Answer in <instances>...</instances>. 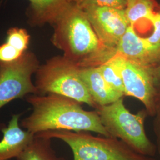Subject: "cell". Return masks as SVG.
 <instances>
[{
    "label": "cell",
    "mask_w": 160,
    "mask_h": 160,
    "mask_svg": "<svg viewBox=\"0 0 160 160\" xmlns=\"http://www.w3.org/2000/svg\"><path fill=\"white\" fill-rule=\"evenodd\" d=\"M32 113L20 121V126L33 135L54 130L87 131L110 137L96 110L87 111L82 103L56 94H30L25 97Z\"/></svg>",
    "instance_id": "obj_1"
},
{
    "label": "cell",
    "mask_w": 160,
    "mask_h": 160,
    "mask_svg": "<svg viewBox=\"0 0 160 160\" xmlns=\"http://www.w3.org/2000/svg\"><path fill=\"white\" fill-rule=\"evenodd\" d=\"M52 26V44L80 68L98 67L116 55V50L98 39L85 12L74 3L61 12Z\"/></svg>",
    "instance_id": "obj_2"
},
{
    "label": "cell",
    "mask_w": 160,
    "mask_h": 160,
    "mask_svg": "<svg viewBox=\"0 0 160 160\" xmlns=\"http://www.w3.org/2000/svg\"><path fill=\"white\" fill-rule=\"evenodd\" d=\"M35 135L62 140L72 150L74 160H155L138 153L119 139L94 136L90 132L54 130Z\"/></svg>",
    "instance_id": "obj_3"
},
{
    "label": "cell",
    "mask_w": 160,
    "mask_h": 160,
    "mask_svg": "<svg viewBox=\"0 0 160 160\" xmlns=\"http://www.w3.org/2000/svg\"><path fill=\"white\" fill-rule=\"evenodd\" d=\"M95 110L110 137L120 139L140 154L150 157L156 154V145L149 139L145 129V121L149 116L145 109L132 113L122 97Z\"/></svg>",
    "instance_id": "obj_4"
},
{
    "label": "cell",
    "mask_w": 160,
    "mask_h": 160,
    "mask_svg": "<svg viewBox=\"0 0 160 160\" xmlns=\"http://www.w3.org/2000/svg\"><path fill=\"white\" fill-rule=\"evenodd\" d=\"M80 68L62 56L51 58L35 73L39 95L56 94L97 108L80 75Z\"/></svg>",
    "instance_id": "obj_5"
},
{
    "label": "cell",
    "mask_w": 160,
    "mask_h": 160,
    "mask_svg": "<svg viewBox=\"0 0 160 160\" xmlns=\"http://www.w3.org/2000/svg\"><path fill=\"white\" fill-rule=\"evenodd\" d=\"M40 62L32 52H26L17 61L0 63V109L12 100L38 94L32 80Z\"/></svg>",
    "instance_id": "obj_6"
},
{
    "label": "cell",
    "mask_w": 160,
    "mask_h": 160,
    "mask_svg": "<svg viewBox=\"0 0 160 160\" xmlns=\"http://www.w3.org/2000/svg\"><path fill=\"white\" fill-rule=\"evenodd\" d=\"M118 70L125 87V96L134 97L142 103L149 116L155 113L157 88L150 69L147 68L116 54L110 59Z\"/></svg>",
    "instance_id": "obj_7"
},
{
    "label": "cell",
    "mask_w": 160,
    "mask_h": 160,
    "mask_svg": "<svg viewBox=\"0 0 160 160\" xmlns=\"http://www.w3.org/2000/svg\"><path fill=\"white\" fill-rule=\"evenodd\" d=\"M82 10L98 39L105 46L116 50L130 26L125 10L94 7Z\"/></svg>",
    "instance_id": "obj_8"
},
{
    "label": "cell",
    "mask_w": 160,
    "mask_h": 160,
    "mask_svg": "<svg viewBox=\"0 0 160 160\" xmlns=\"http://www.w3.org/2000/svg\"><path fill=\"white\" fill-rule=\"evenodd\" d=\"M119 55L147 68H154L160 63V43L153 45L129 26L116 49Z\"/></svg>",
    "instance_id": "obj_9"
},
{
    "label": "cell",
    "mask_w": 160,
    "mask_h": 160,
    "mask_svg": "<svg viewBox=\"0 0 160 160\" xmlns=\"http://www.w3.org/2000/svg\"><path fill=\"white\" fill-rule=\"evenodd\" d=\"M21 115L12 114L8 126L0 128L3 135L0 141V160L16 158L34 138V135L20 126Z\"/></svg>",
    "instance_id": "obj_10"
},
{
    "label": "cell",
    "mask_w": 160,
    "mask_h": 160,
    "mask_svg": "<svg viewBox=\"0 0 160 160\" xmlns=\"http://www.w3.org/2000/svg\"><path fill=\"white\" fill-rule=\"evenodd\" d=\"M80 75L97 108L108 105L124 97L108 84L98 67L80 68Z\"/></svg>",
    "instance_id": "obj_11"
},
{
    "label": "cell",
    "mask_w": 160,
    "mask_h": 160,
    "mask_svg": "<svg viewBox=\"0 0 160 160\" xmlns=\"http://www.w3.org/2000/svg\"><path fill=\"white\" fill-rule=\"evenodd\" d=\"M26 15L31 26L52 25L61 12L72 3L71 0H29Z\"/></svg>",
    "instance_id": "obj_12"
},
{
    "label": "cell",
    "mask_w": 160,
    "mask_h": 160,
    "mask_svg": "<svg viewBox=\"0 0 160 160\" xmlns=\"http://www.w3.org/2000/svg\"><path fill=\"white\" fill-rule=\"evenodd\" d=\"M160 4L157 0H127L125 12L130 26L135 28L139 23L151 22Z\"/></svg>",
    "instance_id": "obj_13"
},
{
    "label": "cell",
    "mask_w": 160,
    "mask_h": 160,
    "mask_svg": "<svg viewBox=\"0 0 160 160\" xmlns=\"http://www.w3.org/2000/svg\"><path fill=\"white\" fill-rule=\"evenodd\" d=\"M17 160H67L52 148L51 139L34 135L33 140L16 158Z\"/></svg>",
    "instance_id": "obj_14"
},
{
    "label": "cell",
    "mask_w": 160,
    "mask_h": 160,
    "mask_svg": "<svg viewBox=\"0 0 160 160\" xmlns=\"http://www.w3.org/2000/svg\"><path fill=\"white\" fill-rule=\"evenodd\" d=\"M103 78L113 90L125 96V87L118 70L109 60L98 67Z\"/></svg>",
    "instance_id": "obj_15"
},
{
    "label": "cell",
    "mask_w": 160,
    "mask_h": 160,
    "mask_svg": "<svg viewBox=\"0 0 160 160\" xmlns=\"http://www.w3.org/2000/svg\"><path fill=\"white\" fill-rule=\"evenodd\" d=\"M30 40V36L26 29L12 28L7 32L6 42L22 53L28 51Z\"/></svg>",
    "instance_id": "obj_16"
},
{
    "label": "cell",
    "mask_w": 160,
    "mask_h": 160,
    "mask_svg": "<svg viewBox=\"0 0 160 160\" xmlns=\"http://www.w3.org/2000/svg\"><path fill=\"white\" fill-rule=\"evenodd\" d=\"M72 3L78 6L82 10L88 7H107L125 10L127 0H71Z\"/></svg>",
    "instance_id": "obj_17"
},
{
    "label": "cell",
    "mask_w": 160,
    "mask_h": 160,
    "mask_svg": "<svg viewBox=\"0 0 160 160\" xmlns=\"http://www.w3.org/2000/svg\"><path fill=\"white\" fill-rule=\"evenodd\" d=\"M24 53L18 51L14 47L5 42L0 45V63H10L14 62L22 57Z\"/></svg>",
    "instance_id": "obj_18"
},
{
    "label": "cell",
    "mask_w": 160,
    "mask_h": 160,
    "mask_svg": "<svg viewBox=\"0 0 160 160\" xmlns=\"http://www.w3.org/2000/svg\"><path fill=\"white\" fill-rule=\"evenodd\" d=\"M157 92L155 98V113L152 122L153 131L155 136L157 152L160 155V87L157 88Z\"/></svg>",
    "instance_id": "obj_19"
},
{
    "label": "cell",
    "mask_w": 160,
    "mask_h": 160,
    "mask_svg": "<svg viewBox=\"0 0 160 160\" xmlns=\"http://www.w3.org/2000/svg\"><path fill=\"white\" fill-rule=\"evenodd\" d=\"M153 30L149 36L145 37L146 40L153 45L160 43V6L153 18L151 25Z\"/></svg>",
    "instance_id": "obj_20"
},
{
    "label": "cell",
    "mask_w": 160,
    "mask_h": 160,
    "mask_svg": "<svg viewBox=\"0 0 160 160\" xmlns=\"http://www.w3.org/2000/svg\"><path fill=\"white\" fill-rule=\"evenodd\" d=\"M154 83L156 88L160 87V63L154 68L150 69Z\"/></svg>",
    "instance_id": "obj_21"
}]
</instances>
